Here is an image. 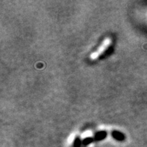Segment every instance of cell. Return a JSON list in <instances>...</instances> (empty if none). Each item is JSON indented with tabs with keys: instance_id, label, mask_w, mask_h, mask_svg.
<instances>
[{
	"instance_id": "1",
	"label": "cell",
	"mask_w": 147,
	"mask_h": 147,
	"mask_svg": "<svg viewBox=\"0 0 147 147\" xmlns=\"http://www.w3.org/2000/svg\"><path fill=\"white\" fill-rule=\"evenodd\" d=\"M110 38H107L106 40H105L104 42H103L102 45H101V47H99V49L98 50V51H96V52H95L94 53H92V55L91 58L92 59H96L98 58L100 55L104 51L106 50L107 47H109V45H110Z\"/></svg>"
}]
</instances>
